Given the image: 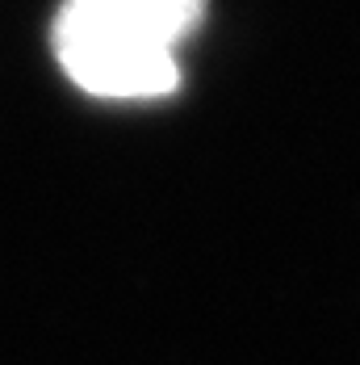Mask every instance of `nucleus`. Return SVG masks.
Instances as JSON below:
<instances>
[{
  "label": "nucleus",
  "mask_w": 360,
  "mask_h": 365,
  "mask_svg": "<svg viewBox=\"0 0 360 365\" xmlns=\"http://www.w3.org/2000/svg\"><path fill=\"white\" fill-rule=\"evenodd\" d=\"M201 21V0H68L55 55L97 97H164L180 84L176 42Z\"/></svg>",
  "instance_id": "1"
}]
</instances>
